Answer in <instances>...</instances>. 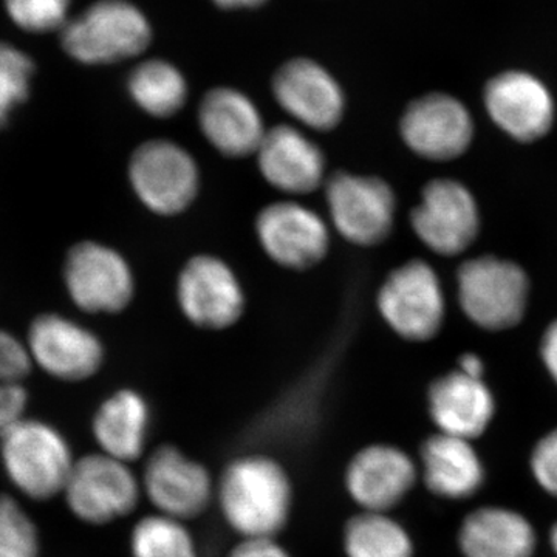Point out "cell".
<instances>
[{
	"instance_id": "6da1fadb",
	"label": "cell",
	"mask_w": 557,
	"mask_h": 557,
	"mask_svg": "<svg viewBox=\"0 0 557 557\" xmlns=\"http://www.w3.org/2000/svg\"><path fill=\"white\" fill-rule=\"evenodd\" d=\"M218 497L223 518L242 537L274 539L292 512V480L273 458L240 457L223 471Z\"/></svg>"
},
{
	"instance_id": "7a4b0ae2",
	"label": "cell",
	"mask_w": 557,
	"mask_h": 557,
	"mask_svg": "<svg viewBox=\"0 0 557 557\" xmlns=\"http://www.w3.org/2000/svg\"><path fill=\"white\" fill-rule=\"evenodd\" d=\"M0 460L20 493L46 502L62 496L76 458L61 431L24 417L0 435Z\"/></svg>"
},
{
	"instance_id": "3957f363",
	"label": "cell",
	"mask_w": 557,
	"mask_h": 557,
	"mask_svg": "<svg viewBox=\"0 0 557 557\" xmlns=\"http://www.w3.org/2000/svg\"><path fill=\"white\" fill-rule=\"evenodd\" d=\"M145 11L129 0H97L61 30V46L73 61L108 65L145 53L152 42Z\"/></svg>"
},
{
	"instance_id": "277c9868",
	"label": "cell",
	"mask_w": 557,
	"mask_h": 557,
	"mask_svg": "<svg viewBox=\"0 0 557 557\" xmlns=\"http://www.w3.org/2000/svg\"><path fill=\"white\" fill-rule=\"evenodd\" d=\"M131 188L143 207L161 218L188 211L200 193V168L188 149L156 138L134 150L127 168Z\"/></svg>"
},
{
	"instance_id": "5b68a950",
	"label": "cell",
	"mask_w": 557,
	"mask_h": 557,
	"mask_svg": "<svg viewBox=\"0 0 557 557\" xmlns=\"http://www.w3.org/2000/svg\"><path fill=\"white\" fill-rule=\"evenodd\" d=\"M324 190L330 220L348 244L375 247L391 236L397 197L383 178L339 171L325 180Z\"/></svg>"
},
{
	"instance_id": "8992f818",
	"label": "cell",
	"mask_w": 557,
	"mask_h": 557,
	"mask_svg": "<svg viewBox=\"0 0 557 557\" xmlns=\"http://www.w3.org/2000/svg\"><path fill=\"white\" fill-rule=\"evenodd\" d=\"M62 278L73 306L84 313H121L135 296L129 262L101 242L83 240L73 245L65 255Z\"/></svg>"
},
{
	"instance_id": "52a82bcc",
	"label": "cell",
	"mask_w": 557,
	"mask_h": 557,
	"mask_svg": "<svg viewBox=\"0 0 557 557\" xmlns=\"http://www.w3.org/2000/svg\"><path fill=\"white\" fill-rule=\"evenodd\" d=\"M530 282L509 260L475 258L458 271V299L472 322L486 330H507L525 314Z\"/></svg>"
},
{
	"instance_id": "ba28073f",
	"label": "cell",
	"mask_w": 557,
	"mask_h": 557,
	"mask_svg": "<svg viewBox=\"0 0 557 557\" xmlns=\"http://www.w3.org/2000/svg\"><path fill=\"white\" fill-rule=\"evenodd\" d=\"M141 493L129 463L97 453L76 458L62 496L76 519L101 527L129 516Z\"/></svg>"
},
{
	"instance_id": "9c48e42d",
	"label": "cell",
	"mask_w": 557,
	"mask_h": 557,
	"mask_svg": "<svg viewBox=\"0 0 557 557\" xmlns=\"http://www.w3.org/2000/svg\"><path fill=\"white\" fill-rule=\"evenodd\" d=\"M376 306L388 327L413 343L435 338L445 321L442 284L423 260H410L392 271L381 285Z\"/></svg>"
},
{
	"instance_id": "30bf717a",
	"label": "cell",
	"mask_w": 557,
	"mask_h": 557,
	"mask_svg": "<svg viewBox=\"0 0 557 557\" xmlns=\"http://www.w3.org/2000/svg\"><path fill=\"white\" fill-rule=\"evenodd\" d=\"M177 302L183 317L203 330L233 327L247 307L237 274L225 260L211 255L194 256L180 271Z\"/></svg>"
},
{
	"instance_id": "8fae6325",
	"label": "cell",
	"mask_w": 557,
	"mask_h": 557,
	"mask_svg": "<svg viewBox=\"0 0 557 557\" xmlns=\"http://www.w3.org/2000/svg\"><path fill=\"white\" fill-rule=\"evenodd\" d=\"M25 346L33 366L67 383L97 375L106 358L97 333L60 313H42L33 319Z\"/></svg>"
},
{
	"instance_id": "7c38bea8",
	"label": "cell",
	"mask_w": 557,
	"mask_h": 557,
	"mask_svg": "<svg viewBox=\"0 0 557 557\" xmlns=\"http://www.w3.org/2000/svg\"><path fill=\"white\" fill-rule=\"evenodd\" d=\"M256 236L265 255L282 269L310 270L329 255L327 223L299 201H276L260 209Z\"/></svg>"
},
{
	"instance_id": "4fadbf2b",
	"label": "cell",
	"mask_w": 557,
	"mask_h": 557,
	"mask_svg": "<svg viewBox=\"0 0 557 557\" xmlns=\"http://www.w3.org/2000/svg\"><path fill=\"white\" fill-rule=\"evenodd\" d=\"M274 100L293 120L317 132L336 129L346 113L338 79L310 58H293L274 73Z\"/></svg>"
},
{
	"instance_id": "5bb4252c",
	"label": "cell",
	"mask_w": 557,
	"mask_h": 557,
	"mask_svg": "<svg viewBox=\"0 0 557 557\" xmlns=\"http://www.w3.org/2000/svg\"><path fill=\"white\" fill-rule=\"evenodd\" d=\"M410 223L418 239L431 251L456 256L475 240L479 233V209L474 197L454 180H434L421 194L412 209Z\"/></svg>"
},
{
	"instance_id": "9a60e30c",
	"label": "cell",
	"mask_w": 557,
	"mask_h": 557,
	"mask_svg": "<svg viewBox=\"0 0 557 557\" xmlns=\"http://www.w3.org/2000/svg\"><path fill=\"white\" fill-rule=\"evenodd\" d=\"M399 132L421 159L449 161L467 152L474 137V123L457 98L429 94L410 102L399 121Z\"/></svg>"
},
{
	"instance_id": "2e32d148",
	"label": "cell",
	"mask_w": 557,
	"mask_h": 557,
	"mask_svg": "<svg viewBox=\"0 0 557 557\" xmlns=\"http://www.w3.org/2000/svg\"><path fill=\"white\" fill-rule=\"evenodd\" d=\"M141 487L160 515L182 522L200 516L214 496L208 469L170 445L148 458Z\"/></svg>"
},
{
	"instance_id": "e0dca14e",
	"label": "cell",
	"mask_w": 557,
	"mask_h": 557,
	"mask_svg": "<svg viewBox=\"0 0 557 557\" xmlns=\"http://www.w3.org/2000/svg\"><path fill=\"white\" fill-rule=\"evenodd\" d=\"M483 101L491 120L518 141H536L555 123V101L548 87L523 70H508L487 81Z\"/></svg>"
},
{
	"instance_id": "ac0fdd59",
	"label": "cell",
	"mask_w": 557,
	"mask_h": 557,
	"mask_svg": "<svg viewBox=\"0 0 557 557\" xmlns=\"http://www.w3.org/2000/svg\"><path fill=\"white\" fill-rule=\"evenodd\" d=\"M256 161L260 175L278 193L307 196L324 186L327 161L317 143L289 124L267 131Z\"/></svg>"
},
{
	"instance_id": "d6986e66",
	"label": "cell",
	"mask_w": 557,
	"mask_h": 557,
	"mask_svg": "<svg viewBox=\"0 0 557 557\" xmlns=\"http://www.w3.org/2000/svg\"><path fill=\"white\" fill-rule=\"evenodd\" d=\"M416 461L391 445H370L351 458L346 471L350 497L370 512H388L416 486Z\"/></svg>"
},
{
	"instance_id": "ffe728a7",
	"label": "cell",
	"mask_w": 557,
	"mask_h": 557,
	"mask_svg": "<svg viewBox=\"0 0 557 557\" xmlns=\"http://www.w3.org/2000/svg\"><path fill=\"white\" fill-rule=\"evenodd\" d=\"M197 120L205 139L226 159L256 156L267 134L255 101L233 87H214L201 98Z\"/></svg>"
},
{
	"instance_id": "44dd1931",
	"label": "cell",
	"mask_w": 557,
	"mask_h": 557,
	"mask_svg": "<svg viewBox=\"0 0 557 557\" xmlns=\"http://www.w3.org/2000/svg\"><path fill=\"white\" fill-rule=\"evenodd\" d=\"M428 405L440 432L467 440L480 437L496 413L493 394L483 380L460 370L431 384Z\"/></svg>"
},
{
	"instance_id": "7402d4cb",
	"label": "cell",
	"mask_w": 557,
	"mask_h": 557,
	"mask_svg": "<svg viewBox=\"0 0 557 557\" xmlns=\"http://www.w3.org/2000/svg\"><path fill=\"white\" fill-rule=\"evenodd\" d=\"M420 458L424 485L435 496L463 500L485 483V467L471 440L438 432L423 443Z\"/></svg>"
},
{
	"instance_id": "603a6c76",
	"label": "cell",
	"mask_w": 557,
	"mask_h": 557,
	"mask_svg": "<svg viewBox=\"0 0 557 557\" xmlns=\"http://www.w3.org/2000/svg\"><path fill=\"white\" fill-rule=\"evenodd\" d=\"M458 547L465 557H531L537 534L530 520L515 509L483 507L461 523Z\"/></svg>"
},
{
	"instance_id": "cb8c5ba5",
	"label": "cell",
	"mask_w": 557,
	"mask_h": 557,
	"mask_svg": "<svg viewBox=\"0 0 557 557\" xmlns=\"http://www.w3.org/2000/svg\"><path fill=\"white\" fill-rule=\"evenodd\" d=\"M149 424L145 397L134 388H121L101 403L91 432L102 454L131 465L145 453Z\"/></svg>"
},
{
	"instance_id": "d4e9b609",
	"label": "cell",
	"mask_w": 557,
	"mask_h": 557,
	"mask_svg": "<svg viewBox=\"0 0 557 557\" xmlns=\"http://www.w3.org/2000/svg\"><path fill=\"white\" fill-rule=\"evenodd\" d=\"M132 101L153 119H172L185 108L189 97L188 81L170 61H143L127 78Z\"/></svg>"
},
{
	"instance_id": "484cf974",
	"label": "cell",
	"mask_w": 557,
	"mask_h": 557,
	"mask_svg": "<svg viewBox=\"0 0 557 557\" xmlns=\"http://www.w3.org/2000/svg\"><path fill=\"white\" fill-rule=\"evenodd\" d=\"M347 557H413V542L406 528L387 512L362 511L344 530Z\"/></svg>"
},
{
	"instance_id": "4316f807",
	"label": "cell",
	"mask_w": 557,
	"mask_h": 557,
	"mask_svg": "<svg viewBox=\"0 0 557 557\" xmlns=\"http://www.w3.org/2000/svg\"><path fill=\"white\" fill-rule=\"evenodd\" d=\"M132 557H199L196 542L182 520L146 516L131 534Z\"/></svg>"
},
{
	"instance_id": "83f0119b",
	"label": "cell",
	"mask_w": 557,
	"mask_h": 557,
	"mask_svg": "<svg viewBox=\"0 0 557 557\" xmlns=\"http://www.w3.org/2000/svg\"><path fill=\"white\" fill-rule=\"evenodd\" d=\"M35 64L27 53L0 40V129L30 97Z\"/></svg>"
},
{
	"instance_id": "f1b7e54d",
	"label": "cell",
	"mask_w": 557,
	"mask_h": 557,
	"mask_svg": "<svg viewBox=\"0 0 557 557\" xmlns=\"http://www.w3.org/2000/svg\"><path fill=\"white\" fill-rule=\"evenodd\" d=\"M38 527L20 502L0 494V557H39Z\"/></svg>"
},
{
	"instance_id": "f546056e",
	"label": "cell",
	"mask_w": 557,
	"mask_h": 557,
	"mask_svg": "<svg viewBox=\"0 0 557 557\" xmlns=\"http://www.w3.org/2000/svg\"><path fill=\"white\" fill-rule=\"evenodd\" d=\"M16 27L28 33L62 30L67 24L72 0H3Z\"/></svg>"
},
{
	"instance_id": "4dcf8cb0",
	"label": "cell",
	"mask_w": 557,
	"mask_h": 557,
	"mask_svg": "<svg viewBox=\"0 0 557 557\" xmlns=\"http://www.w3.org/2000/svg\"><path fill=\"white\" fill-rule=\"evenodd\" d=\"M33 369L25 341L0 329V386L25 383Z\"/></svg>"
},
{
	"instance_id": "1f68e13d",
	"label": "cell",
	"mask_w": 557,
	"mask_h": 557,
	"mask_svg": "<svg viewBox=\"0 0 557 557\" xmlns=\"http://www.w3.org/2000/svg\"><path fill=\"white\" fill-rule=\"evenodd\" d=\"M530 465L537 485L549 496L557 497V429L539 440Z\"/></svg>"
},
{
	"instance_id": "d6a6232c",
	"label": "cell",
	"mask_w": 557,
	"mask_h": 557,
	"mask_svg": "<svg viewBox=\"0 0 557 557\" xmlns=\"http://www.w3.org/2000/svg\"><path fill=\"white\" fill-rule=\"evenodd\" d=\"M228 557H292L274 539H244Z\"/></svg>"
},
{
	"instance_id": "836d02e7",
	"label": "cell",
	"mask_w": 557,
	"mask_h": 557,
	"mask_svg": "<svg viewBox=\"0 0 557 557\" xmlns=\"http://www.w3.org/2000/svg\"><path fill=\"white\" fill-rule=\"evenodd\" d=\"M541 350L544 364L547 366L549 375L557 383V321L553 322L544 333Z\"/></svg>"
},
{
	"instance_id": "e575fe53",
	"label": "cell",
	"mask_w": 557,
	"mask_h": 557,
	"mask_svg": "<svg viewBox=\"0 0 557 557\" xmlns=\"http://www.w3.org/2000/svg\"><path fill=\"white\" fill-rule=\"evenodd\" d=\"M458 370L472 376V379L482 380L485 366H483L482 359L475 357L474 354H467L460 358V369Z\"/></svg>"
},
{
	"instance_id": "d590c367",
	"label": "cell",
	"mask_w": 557,
	"mask_h": 557,
	"mask_svg": "<svg viewBox=\"0 0 557 557\" xmlns=\"http://www.w3.org/2000/svg\"><path fill=\"white\" fill-rule=\"evenodd\" d=\"M215 7L222 10H247L258 9L263 5L267 0H211Z\"/></svg>"
},
{
	"instance_id": "8d00e7d4",
	"label": "cell",
	"mask_w": 557,
	"mask_h": 557,
	"mask_svg": "<svg viewBox=\"0 0 557 557\" xmlns=\"http://www.w3.org/2000/svg\"><path fill=\"white\" fill-rule=\"evenodd\" d=\"M549 545H552L553 552L557 556V522L553 525L552 531H549Z\"/></svg>"
}]
</instances>
